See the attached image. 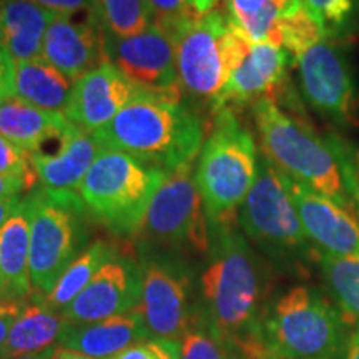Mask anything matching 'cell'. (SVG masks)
I'll use <instances>...</instances> for the list:
<instances>
[{"instance_id": "7c38bea8", "label": "cell", "mask_w": 359, "mask_h": 359, "mask_svg": "<svg viewBox=\"0 0 359 359\" xmlns=\"http://www.w3.org/2000/svg\"><path fill=\"white\" fill-rule=\"evenodd\" d=\"M302 92L318 114L341 127L359 123L358 85L343 50L323 37L294 58Z\"/></svg>"}, {"instance_id": "277c9868", "label": "cell", "mask_w": 359, "mask_h": 359, "mask_svg": "<svg viewBox=\"0 0 359 359\" xmlns=\"http://www.w3.org/2000/svg\"><path fill=\"white\" fill-rule=\"evenodd\" d=\"M258 165L253 135L240 123L235 110L215 111L195 173L210 226L235 223L236 212L257 182Z\"/></svg>"}, {"instance_id": "2e32d148", "label": "cell", "mask_w": 359, "mask_h": 359, "mask_svg": "<svg viewBox=\"0 0 359 359\" xmlns=\"http://www.w3.org/2000/svg\"><path fill=\"white\" fill-rule=\"evenodd\" d=\"M143 92L145 90L137 87L115 65L105 62L74 83L64 114L75 127L93 133Z\"/></svg>"}, {"instance_id": "8d00e7d4", "label": "cell", "mask_w": 359, "mask_h": 359, "mask_svg": "<svg viewBox=\"0 0 359 359\" xmlns=\"http://www.w3.org/2000/svg\"><path fill=\"white\" fill-rule=\"evenodd\" d=\"M24 308V302H13V299L0 298V359L4 356V349H6L8 333H11L13 323H15Z\"/></svg>"}, {"instance_id": "f35d334b", "label": "cell", "mask_w": 359, "mask_h": 359, "mask_svg": "<svg viewBox=\"0 0 359 359\" xmlns=\"http://www.w3.org/2000/svg\"><path fill=\"white\" fill-rule=\"evenodd\" d=\"M110 359H161L158 349H156L154 339L143 341V343L133 344L125 349V351L118 353L116 356Z\"/></svg>"}, {"instance_id": "b9f144b4", "label": "cell", "mask_w": 359, "mask_h": 359, "mask_svg": "<svg viewBox=\"0 0 359 359\" xmlns=\"http://www.w3.org/2000/svg\"><path fill=\"white\" fill-rule=\"evenodd\" d=\"M343 359H359V321L351 333L348 334L346 344L343 349Z\"/></svg>"}, {"instance_id": "484cf974", "label": "cell", "mask_w": 359, "mask_h": 359, "mask_svg": "<svg viewBox=\"0 0 359 359\" xmlns=\"http://www.w3.org/2000/svg\"><path fill=\"white\" fill-rule=\"evenodd\" d=\"M228 20L251 43L268 42L281 47L280 24L303 0H226Z\"/></svg>"}, {"instance_id": "e0dca14e", "label": "cell", "mask_w": 359, "mask_h": 359, "mask_svg": "<svg viewBox=\"0 0 359 359\" xmlns=\"http://www.w3.org/2000/svg\"><path fill=\"white\" fill-rule=\"evenodd\" d=\"M290 53L278 45L251 43L240 65L233 70L222 93L212 103L213 111L240 105H255L259 100H276L285 90Z\"/></svg>"}, {"instance_id": "bcb514c9", "label": "cell", "mask_w": 359, "mask_h": 359, "mask_svg": "<svg viewBox=\"0 0 359 359\" xmlns=\"http://www.w3.org/2000/svg\"><path fill=\"white\" fill-rule=\"evenodd\" d=\"M52 359H93V358L85 356V354H82V353L70 351V349H65V348L57 346V348H55V353H53V358H52Z\"/></svg>"}, {"instance_id": "74e56055", "label": "cell", "mask_w": 359, "mask_h": 359, "mask_svg": "<svg viewBox=\"0 0 359 359\" xmlns=\"http://www.w3.org/2000/svg\"><path fill=\"white\" fill-rule=\"evenodd\" d=\"M32 2L39 4L40 7L53 12L55 15L74 17L82 12L90 15V13L93 12L92 0H32Z\"/></svg>"}, {"instance_id": "d6986e66", "label": "cell", "mask_w": 359, "mask_h": 359, "mask_svg": "<svg viewBox=\"0 0 359 359\" xmlns=\"http://www.w3.org/2000/svg\"><path fill=\"white\" fill-rule=\"evenodd\" d=\"M77 130L62 111L37 109L17 97L0 103V135L30 154H42L48 145L57 154Z\"/></svg>"}, {"instance_id": "7bdbcfd3", "label": "cell", "mask_w": 359, "mask_h": 359, "mask_svg": "<svg viewBox=\"0 0 359 359\" xmlns=\"http://www.w3.org/2000/svg\"><path fill=\"white\" fill-rule=\"evenodd\" d=\"M20 201V196H15V198H0V228H2L4 224L7 223V219L17 212Z\"/></svg>"}, {"instance_id": "836d02e7", "label": "cell", "mask_w": 359, "mask_h": 359, "mask_svg": "<svg viewBox=\"0 0 359 359\" xmlns=\"http://www.w3.org/2000/svg\"><path fill=\"white\" fill-rule=\"evenodd\" d=\"M147 6L151 13V24L158 25L173 40H177L180 32L200 17L188 0H147Z\"/></svg>"}, {"instance_id": "3957f363", "label": "cell", "mask_w": 359, "mask_h": 359, "mask_svg": "<svg viewBox=\"0 0 359 359\" xmlns=\"http://www.w3.org/2000/svg\"><path fill=\"white\" fill-rule=\"evenodd\" d=\"M253 118L269 163L309 190L353 206L330 137L321 138L303 118L269 98L255 103Z\"/></svg>"}, {"instance_id": "9a60e30c", "label": "cell", "mask_w": 359, "mask_h": 359, "mask_svg": "<svg viewBox=\"0 0 359 359\" xmlns=\"http://www.w3.org/2000/svg\"><path fill=\"white\" fill-rule=\"evenodd\" d=\"M286 183L304 233L320 253L359 257V215L356 208L326 198L288 177Z\"/></svg>"}, {"instance_id": "d590c367", "label": "cell", "mask_w": 359, "mask_h": 359, "mask_svg": "<svg viewBox=\"0 0 359 359\" xmlns=\"http://www.w3.org/2000/svg\"><path fill=\"white\" fill-rule=\"evenodd\" d=\"M17 64L6 48L0 45V103L15 97Z\"/></svg>"}, {"instance_id": "f1b7e54d", "label": "cell", "mask_w": 359, "mask_h": 359, "mask_svg": "<svg viewBox=\"0 0 359 359\" xmlns=\"http://www.w3.org/2000/svg\"><path fill=\"white\" fill-rule=\"evenodd\" d=\"M93 17L103 34L130 37L151 24L147 0H92Z\"/></svg>"}, {"instance_id": "ee69618b", "label": "cell", "mask_w": 359, "mask_h": 359, "mask_svg": "<svg viewBox=\"0 0 359 359\" xmlns=\"http://www.w3.org/2000/svg\"><path fill=\"white\" fill-rule=\"evenodd\" d=\"M241 358L243 359H281V358L273 356V354H269L266 349L263 348V344H255V346L248 348L245 353H241Z\"/></svg>"}, {"instance_id": "ac0fdd59", "label": "cell", "mask_w": 359, "mask_h": 359, "mask_svg": "<svg viewBox=\"0 0 359 359\" xmlns=\"http://www.w3.org/2000/svg\"><path fill=\"white\" fill-rule=\"evenodd\" d=\"M42 58L72 82H77L88 72L105 64L103 30L93 13L80 22L57 15L45 32Z\"/></svg>"}, {"instance_id": "7a4b0ae2", "label": "cell", "mask_w": 359, "mask_h": 359, "mask_svg": "<svg viewBox=\"0 0 359 359\" xmlns=\"http://www.w3.org/2000/svg\"><path fill=\"white\" fill-rule=\"evenodd\" d=\"M92 135L102 150L127 154L167 173L191 167L203 143L198 116L180 102L148 92L133 98Z\"/></svg>"}, {"instance_id": "ffe728a7", "label": "cell", "mask_w": 359, "mask_h": 359, "mask_svg": "<svg viewBox=\"0 0 359 359\" xmlns=\"http://www.w3.org/2000/svg\"><path fill=\"white\" fill-rule=\"evenodd\" d=\"M150 338L138 309L95 323H70L57 344L93 359H110Z\"/></svg>"}, {"instance_id": "f546056e", "label": "cell", "mask_w": 359, "mask_h": 359, "mask_svg": "<svg viewBox=\"0 0 359 359\" xmlns=\"http://www.w3.org/2000/svg\"><path fill=\"white\" fill-rule=\"evenodd\" d=\"M323 37H326L325 32L304 4L288 13L280 24L281 47L293 57V60Z\"/></svg>"}, {"instance_id": "7402d4cb", "label": "cell", "mask_w": 359, "mask_h": 359, "mask_svg": "<svg viewBox=\"0 0 359 359\" xmlns=\"http://www.w3.org/2000/svg\"><path fill=\"white\" fill-rule=\"evenodd\" d=\"M102 154L92 133L77 130L57 154H32L40 187L52 191L79 193L85 175Z\"/></svg>"}, {"instance_id": "4fadbf2b", "label": "cell", "mask_w": 359, "mask_h": 359, "mask_svg": "<svg viewBox=\"0 0 359 359\" xmlns=\"http://www.w3.org/2000/svg\"><path fill=\"white\" fill-rule=\"evenodd\" d=\"M138 313L151 338L180 339L198 311L191 308V276L185 264L170 258H151L142 268Z\"/></svg>"}, {"instance_id": "83f0119b", "label": "cell", "mask_w": 359, "mask_h": 359, "mask_svg": "<svg viewBox=\"0 0 359 359\" xmlns=\"http://www.w3.org/2000/svg\"><path fill=\"white\" fill-rule=\"evenodd\" d=\"M320 268L327 290L341 311L359 321V257L320 253Z\"/></svg>"}, {"instance_id": "30bf717a", "label": "cell", "mask_w": 359, "mask_h": 359, "mask_svg": "<svg viewBox=\"0 0 359 359\" xmlns=\"http://www.w3.org/2000/svg\"><path fill=\"white\" fill-rule=\"evenodd\" d=\"M155 243H190L200 253L210 250L212 231L191 167L168 173L148 206L140 230Z\"/></svg>"}, {"instance_id": "8992f818", "label": "cell", "mask_w": 359, "mask_h": 359, "mask_svg": "<svg viewBox=\"0 0 359 359\" xmlns=\"http://www.w3.org/2000/svg\"><path fill=\"white\" fill-rule=\"evenodd\" d=\"M168 177L120 151L102 150L85 175L79 195L90 217L116 235H137L143 226L148 206Z\"/></svg>"}, {"instance_id": "ba28073f", "label": "cell", "mask_w": 359, "mask_h": 359, "mask_svg": "<svg viewBox=\"0 0 359 359\" xmlns=\"http://www.w3.org/2000/svg\"><path fill=\"white\" fill-rule=\"evenodd\" d=\"M177 67L182 87L191 95L215 102L251 42L222 12L196 17L180 32Z\"/></svg>"}, {"instance_id": "5bb4252c", "label": "cell", "mask_w": 359, "mask_h": 359, "mask_svg": "<svg viewBox=\"0 0 359 359\" xmlns=\"http://www.w3.org/2000/svg\"><path fill=\"white\" fill-rule=\"evenodd\" d=\"M142 285V268L133 259L116 253L62 314L69 323H95L123 316L140 304Z\"/></svg>"}, {"instance_id": "d4e9b609", "label": "cell", "mask_w": 359, "mask_h": 359, "mask_svg": "<svg viewBox=\"0 0 359 359\" xmlns=\"http://www.w3.org/2000/svg\"><path fill=\"white\" fill-rule=\"evenodd\" d=\"M74 83L42 57L17 64L15 97L37 109L64 114L74 92Z\"/></svg>"}, {"instance_id": "603a6c76", "label": "cell", "mask_w": 359, "mask_h": 359, "mask_svg": "<svg viewBox=\"0 0 359 359\" xmlns=\"http://www.w3.org/2000/svg\"><path fill=\"white\" fill-rule=\"evenodd\" d=\"M55 17L32 0H7L0 7V45L15 64L40 58L45 32Z\"/></svg>"}, {"instance_id": "5b68a950", "label": "cell", "mask_w": 359, "mask_h": 359, "mask_svg": "<svg viewBox=\"0 0 359 359\" xmlns=\"http://www.w3.org/2000/svg\"><path fill=\"white\" fill-rule=\"evenodd\" d=\"M346 338L339 309L306 285L278 296L259 321V343L281 359H338Z\"/></svg>"}, {"instance_id": "4dcf8cb0", "label": "cell", "mask_w": 359, "mask_h": 359, "mask_svg": "<svg viewBox=\"0 0 359 359\" xmlns=\"http://www.w3.org/2000/svg\"><path fill=\"white\" fill-rule=\"evenodd\" d=\"M326 37H338L358 19L359 0H303Z\"/></svg>"}, {"instance_id": "681fc988", "label": "cell", "mask_w": 359, "mask_h": 359, "mask_svg": "<svg viewBox=\"0 0 359 359\" xmlns=\"http://www.w3.org/2000/svg\"><path fill=\"white\" fill-rule=\"evenodd\" d=\"M230 359H243V358H238V356H231Z\"/></svg>"}, {"instance_id": "7dc6e473", "label": "cell", "mask_w": 359, "mask_h": 359, "mask_svg": "<svg viewBox=\"0 0 359 359\" xmlns=\"http://www.w3.org/2000/svg\"><path fill=\"white\" fill-rule=\"evenodd\" d=\"M55 348L57 346H52L37 354H27V356H15V358H6V359H52L53 353H55Z\"/></svg>"}, {"instance_id": "d6a6232c", "label": "cell", "mask_w": 359, "mask_h": 359, "mask_svg": "<svg viewBox=\"0 0 359 359\" xmlns=\"http://www.w3.org/2000/svg\"><path fill=\"white\" fill-rule=\"evenodd\" d=\"M0 177L24 183L27 191L32 190L39 183V173L32 154L15 145L4 135H0Z\"/></svg>"}, {"instance_id": "1f68e13d", "label": "cell", "mask_w": 359, "mask_h": 359, "mask_svg": "<svg viewBox=\"0 0 359 359\" xmlns=\"http://www.w3.org/2000/svg\"><path fill=\"white\" fill-rule=\"evenodd\" d=\"M180 341L182 359H230L228 348L212 333L206 325L203 313H198L193 325Z\"/></svg>"}, {"instance_id": "6da1fadb", "label": "cell", "mask_w": 359, "mask_h": 359, "mask_svg": "<svg viewBox=\"0 0 359 359\" xmlns=\"http://www.w3.org/2000/svg\"><path fill=\"white\" fill-rule=\"evenodd\" d=\"M213 245L201 275L203 316L212 333L238 351L259 343L263 275L257 255L233 224L210 226Z\"/></svg>"}, {"instance_id": "e575fe53", "label": "cell", "mask_w": 359, "mask_h": 359, "mask_svg": "<svg viewBox=\"0 0 359 359\" xmlns=\"http://www.w3.org/2000/svg\"><path fill=\"white\" fill-rule=\"evenodd\" d=\"M330 140L334 147L336 156H338L348 196L359 215V148L354 147L353 143L344 142L343 138L334 137V135H331Z\"/></svg>"}, {"instance_id": "ab89813d", "label": "cell", "mask_w": 359, "mask_h": 359, "mask_svg": "<svg viewBox=\"0 0 359 359\" xmlns=\"http://www.w3.org/2000/svg\"><path fill=\"white\" fill-rule=\"evenodd\" d=\"M156 349H158L161 359H182V348L178 339L156 338L154 339Z\"/></svg>"}, {"instance_id": "9c48e42d", "label": "cell", "mask_w": 359, "mask_h": 359, "mask_svg": "<svg viewBox=\"0 0 359 359\" xmlns=\"http://www.w3.org/2000/svg\"><path fill=\"white\" fill-rule=\"evenodd\" d=\"M240 224L255 243L283 262H306L311 246L296 212L285 173L264 158L240 208Z\"/></svg>"}, {"instance_id": "c3c4849f", "label": "cell", "mask_w": 359, "mask_h": 359, "mask_svg": "<svg viewBox=\"0 0 359 359\" xmlns=\"http://www.w3.org/2000/svg\"><path fill=\"white\" fill-rule=\"evenodd\" d=\"M6 2H7V0H0V7H2Z\"/></svg>"}, {"instance_id": "8fae6325", "label": "cell", "mask_w": 359, "mask_h": 359, "mask_svg": "<svg viewBox=\"0 0 359 359\" xmlns=\"http://www.w3.org/2000/svg\"><path fill=\"white\" fill-rule=\"evenodd\" d=\"M103 50L107 62L115 65L137 87L163 100H182L177 43L158 25L150 24L130 37L103 34Z\"/></svg>"}, {"instance_id": "52a82bcc", "label": "cell", "mask_w": 359, "mask_h": 359, "mask_svg": "<svg viewBox=\"0 0 359 359\" xmlns=\"http://www.w3.org/2000/svg\"><path fill=\"white\" fill-rule=\"evenodd\" d=\"M30 201V283L47 296L64 271L88 248V210L74 191L40 187Z\"/></svg>"}, {"instance_id": "44dd1931", "label": "cell", "mask_w": 359, "mask_h": 359, "mask_svg": "<svg viewBox=\"0 0 359 359\" xmlns=\"http://www.w3.org/2000/svg\"><path fill=\"white\" fill-rule=\"evenodd\" d=\"M30 201L22 198L17 212L0 228V298L24 302L30 283Z\"/></svg>"}, {"instance_id": "f6af8a7d", "label": "cell", "mask_w": 359, "mask_h": 359, "mask_svg": "<svg viewBox=\"0 0 359 359\" xmlns=\"http://www.w3.org/2000/svg\"><path fill=\"white\" fill-rule=\"evenodd\" d=\"M188 4H190L193 11L198 13V15H205V13L213 11L218 0H188Z\"/></svg>"}, {"instance_id": "4316f807", "label": "cell", "mask_w": 359, "mask_h": 359, "mask_svg": "<svg viewBox=\"0 0 359 359\" xmlns=\"http://www.w3.org/2000/svg\"><path fill=\"white\" fill-rule=\"evenodd\" d=\"M116 255V250L105 241H95L83 251L80 257L65 269L64 275L53 286V290L47 296H39L40 302L52 311L64 313L70 303L74 302L82 291L87 288V285L92 281V278L97 275V271Z\"/></svg>"}, {"instance_id": "cb8c5ba5", "label": "cell", "mask_w": 359, "mask_h": 359, "mask_svg": "<svg viewBox=\"0 0 359 359\" xmlns=\"http://www.w3.org/2000/svg\"><path fill=\"white\" fill-rule=\"evenodd\" d=\"M69 325L64 314L48 309L35 294L34 303L25 304L13 323L2 359L37 354L52 348Z\"/></svg>"}, {"instance_id": "60d3db41", "label": "cell", "mask_w": 359, "mask_h": 359, "mask_svg": "<svg viewBox=\"0 0 359 359\" xmlns=\"http://www.w3.org/2000/svg\"><path fill=\"white\" fill-rule=\"evenodd\" d=\"M24 191H27L24 183L0 177V198H15V196H19Z\"/></svg>"}]
</instances>
